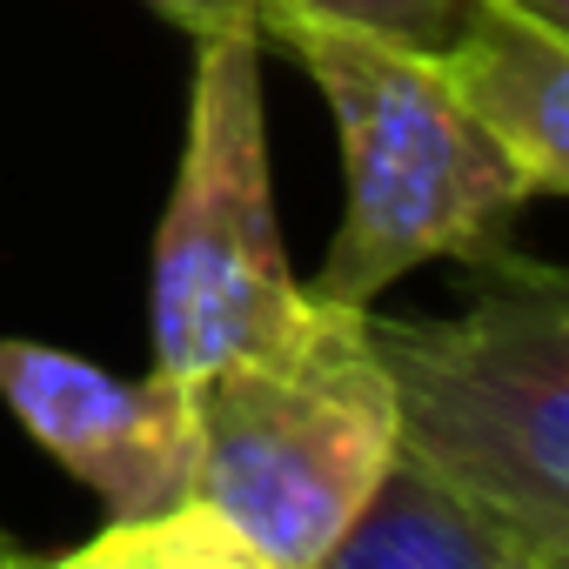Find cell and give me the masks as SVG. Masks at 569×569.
I'll use <instances>...</instances> for the list:
<instances>
[{
    "instance_id": "obj_3",
    "label": "cell",
    "mask_w": 569,
    "mask_h": 569,
    "mask_svg": "<svg viewBox=\"0 0 569 569\" xmlns=\"http://www.w3.org/2000/svg\"><path fill=\"white\" fill-rule=\"evenodd\" d=\"M194 496L274 569H309L396 462V402L369 309L316 302L274 342L194 376Z\"/></svg>"
},
{
    "instance_id": "obj_8",
    "label": "cell",
    "mask_w": 569,
    "mask_h": 569,
    "mask_svg": "<svg viewBox=\"0 0 569 569\" xmlns=\"http://www.w3.org/2000/svg\"><path fill=\"white\" fill-rule=\"evenodd\" d=\"M21 569H274L208 496H188L161 516H121L81 549Z\"/></svg>"
},
{
    "instance_id": "obj_2",
    "label": "cell",
    "mask_w": 569,
    "mask_h": 569,
    "mask_svg": "<svg viewBox=\"0 0 569 569\" xmlns=\"http://www.w3.org/2000/svg\"><path fill=\"white\" fill-rule=\"evenodd\" d=\"M469 268L462 316H369L396 449L522 536L569 549V274L509 241Z\"/></svg>"
},
{
    "instance_id": "obj_11",
    "label": "cell",
    "mask_w": 569,
    "mask_h": 569,
    "mask_svg": "<svg viewBox=\"0 0 569 569\" xmlns=\"http://www.w3.org/2000/svg\"><path fill=\"white\" fill-rule=\"evenodd\" d=\"M502 8H516V14H529V21H542V28H562V34H569V0H502Z\"/></svg>"
},
{
    "instance_id": "obj_1",
    "label": "cell",
    "mask_w": 569,
    "mask_h": 569,
    "mask_svg": "<svg viewBox=\"0 0 569 569\" xmlns=\"http://www.w3.org/2000/svg\"><path fill=\"white\" fill-rule=\"evenodd\" d=\"M254 41L309 68L342 141V228L316 281H302L316 302L369 309L422 261H476L509 241L536 188L462 114L429 54L296 0H254Z\"/></svg>"
},
{
    "instance_id": "obj_6",
    "label": "cell",
    "mask_w": 569,
    "mask_h": 569,
    "mask_svg": "<svg viewBox=\"0 0 569 569\" xmlns=\"http://www.w3.org/2000/svg\"><path fill=\"white\" fill-rule=\"evenodd\" d=\"M462 114L529 174L536 194L569 188V34L542 28L502 0H482L476 21L429 54Z\"/></svg>"
},
{
    "instance_id": "obj_12",
    "label": "cell",
    "mask_w": 569,
    "mask_h": 569,
    "mask_svg": "<svg viewBox=\"0 0 569 569\" xmlns=\"http://www.w3.org/2000/svg\"><path fill=\"white\" fill-rule=\"evenodd\" d=\"M14 562H21V549L8 542V529H0V569H14Z\"/></svg>"
},
{
    "instance_id": "obj_10",
    "label": "cell",
    "mask_w": 569,
    "mask_h": 569,
    "mask_svg": "<svg viewBox=\"0 0 569 569\" xmlns=\"http://www.w3.org/2000/svg\"><path fill=\"white\" fill-rule=\"evenodd\" d=\"M154 8L194 34V41H221V34H254V0H154Z\"/></svg>"
},
{
    "instance_id": "obj_13",
    "label": "cell",
    "mask_w": 569,
    "mask_h": 569,
    "mask_svg": "<svg viewBox=\"0 0 569 569\" xmlns=\"http://www.w3.org/2000/svg\"><path fill=\"white\" fill-rule=\"evenodd\" d=\"M21 562H28V556H21ZM21 562H14V569H21Z\"/></svg>"
},
{
    "instance_id": "obj_9",
    "label": "cell",
    "mask_w": 569,
    "mask_h": 569,
    "mask_svg": "<svg viewBox=\"0 0 569 569\" xmlns=\"http://www.w3.org/2000/svg\"><path fill=\"white\" fill-rule=\"evenodd\" d=\"M309 14H329V21H349L376 41H396L409 54H442L469 21L482 0H296Z\"/></svg>"
},
{
    "instance_id": "obj_5",
    "label": "cell",
    "mask_w": 569,
    "mask_h": 569,
    "mask_svg": "<svg viewBox=\"0 0 569 569\" xmlns=\"http://www.w3.org/2000/svg\"><path fill=\"white\" fill-rule=\"evenodd\" d=\"M0 402L88 496H101L108 522L161 516L194 496L201 429L194 382L181 376L154 369L128 382L68 349L0 336Z\"/></svg>"
},
{
    "instance_id": "obj_4",
    "label": "cell",
    "mask_w": 569,
    "mask_h": 569,
    "mask_svg": "<svg viewBox=\"0 0 569 569\" xmlns=\"http://www.w3.org/2000/svg\"><path fill=\"white\" fill-rule=\"evenodd\" d=\"M302 309L268 181L261 41H194L188 141L154 234V369L194 382L296 329Z\"/></svg>"
},
{
    "instance_id": "obj_7",
    "label": "cell",
    "mask_w": 569,
    "mask_h": 569,
    "mask_svg": "<svg viewBox=\"0 0 569 569\" xmlns=\"http://www.w3.org/2000/svg\"><path fill=\"white\" fill-rule=\"evenodd\" d=\"M309 569H569V549L522 536L396 449L382 482Z\"/></svg>"
}]
</instances>
